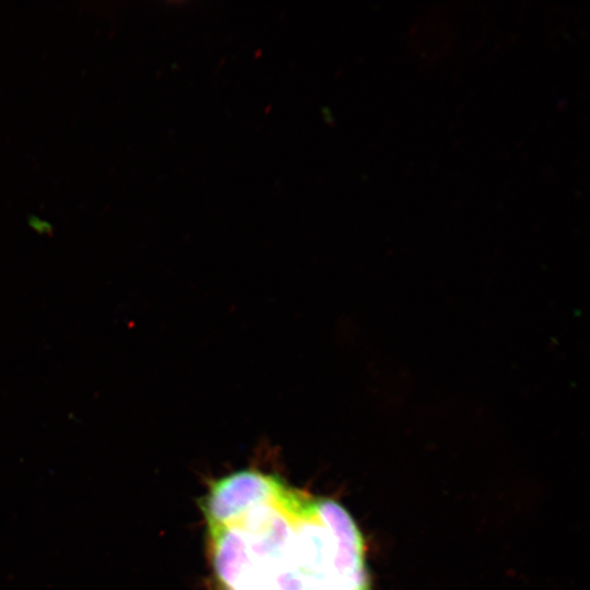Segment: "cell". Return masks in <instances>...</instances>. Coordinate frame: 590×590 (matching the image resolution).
I'll return each instance as SVG.
<instances>
[{
    "instance_id": "obj_1",
    "label": "cell",
    "mask_w": 590,
    "mask_h": 590,
    "mask_svg": "<svg viewBox=\"0 0 590 590\" xmlns=\"http://www.w3.org/2000/svg\"><path fill=\"white\" fill-rule=\"evenodd\" d=\"M201 508L217 590H371L362 532L331 498L243 470Z\"/></svg>"
}]
</instances>
